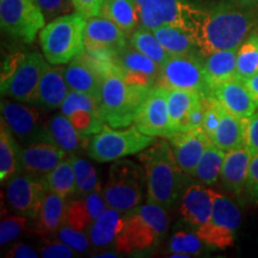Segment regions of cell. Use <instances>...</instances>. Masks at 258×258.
Listing matches in <instances>:
<instances>
[{
    "label": "cell",
    "mask_w": 258,
    "mask_h": 258,
    "mask_svg": "<svg viewBox=\"0 0 258 258\" xmlns=\"http://www.w3.org/2000/svg\"><path fill=\"white\" fill-rule=\"evenodd\" d=\"M139 160L145 170L147 200L166 209L173 207L184 190V179L171 144L159 139L139 153Z\"/></svg>",
    "instance_id": "obj_2"
},
{
    "label": "cell",
    "mask_w": 258,
    "mask_h": 258,
    "mask_svg": "<svg viewBox=\"0 0 258 258\" xmlns=\"http://www.w3.org/2000/svg\"><path fill=\"white\" fill-rule=\"evenodd\" d=\"M137 8L146 9L160 19L164 25H172L194 32L200 8L185 0H134Z\"/></svg>",
    "instance_id": "obj_17"
},
{
    "label": "cell",
    "mask_w": 258,
    "mask_h": 258,
    "mask_svg": "<svg viewBox=\"0 0 258 258\" xmlns=\"http://www.w3.org/2000/svg\"><path fill=\"white\" fill-rule=\"evenodd\" d=\"M203 241L196 232L190 230H179L173 233L170 240V251L172 253H185L195 256L201 252Z\"/></svg>",
    "instance_id": "obj_41"
},
{
    "label": "cell",
    "mask_w": 258,
    "mask_h": 258,
    "mask_svg": "<svg viewBox=\"0 0 258 258\" xmlns=\"http://www.w3.org/2000/svg\"><path fill=\"white\" fill-rule=\"evenodd\" d=\"M245 145L253 154L258 153V111L246 118V131H245Z\"/></svg>",
    "instance_id": "obj_48"
},
{
    "label": "cell",
    "mask_w": 258,
    "mask_h": 258,
    "mask_svg": "<svg viewBox=\"0 0 258 258\" xmlns=\"http://www.w3.org/2000/svg\"><path fill=\"white\" fill-rule=\"evenodd\" d=\"M43 56L37 51L10 55L3 64L2 95L32 104L42 73L48 62Z\"/></svg>",
    "instance_id": "obj_6"
},
{
    "label": "cell",
    "mask_w": 258,
    "mask_h": 258,
    "mask_svg": "<svg viewBox=\"0 0 258 258\" xmlns=\"http://www.w3.org/2000/svg\"><path fill=\"white\" fill-rule=\"evenodd\" d=\"M101 15L111 19L127 35L133 34L140 24L134 0H105Z\"/></svg>",
    "instance_id": "obj_35"
},
{
    "label": "cell",
    "mask_w": 258,
    "mask_h": 258,
    "mask_svg": "<svg viewBox=\"0 0 258 258\" xmlns=\"http://www.w3.org/2000/svg\"><path fill=\"white\" fill-rule=\"evenodd\" d=\"M146 186L145 170L128 159L115 160L106 180L103 195L108 207L128 213L143 201Z\"/></svg>",
    "instance_id": "obj_8"
},
{
    "label": "cell",
    "mask_w": 258,
    "mask_h": 258,
    "mask_svg": "<svg viewBox=\"0 0 258 258\" xmlns=\"http://www.w3.org/2000/svg\"><path fill=\"white\" fill-rule=\"evenodd\" d=\"M22 147L17 139L2 118L0 127V180L8 182L15 175L21 172L19 157Z\"/></svg>",
    "instance_id": "obj_33"
},
{
    "label": "cell",
    "mask_w": 258,
    "mask_h": 258,
    "mask_svg": "<svg viewBox=\"0 0 258 258\" xmlns=\"http://www.w3.org/2000/svg\"><path fill=\"white\" fill-rule=\"evenodd\" d=\"M244 84L246 85L247 90H249L251 96H252L254 103L258 106V73L254 74V76L250 77L249 79L244 80Z\"/></svg>",
    "instance_id": "obj_51"
},
{
    "label": "cell",
    "mask_w": 258,
    "mask_h": 258,
    "mask_svg": "<svg viewBox=\"0 0 258 258\" xmlns=\"http://www.w3.org/2000/svg\"><path fill=\"white\" fill-rule=\"evenodd\" d=\"M108 208L103 190L97 188L95 191L85 196H80L78 200H73L67 206L66 224L71 227L82 232H88L99 215Z\"/></svg>",
    "instance_id": "obj_25"
},
{
    "label": "cell",
    "mask_w": 258,
    "mask_h": 258,
    "mask_svg": "<svg viewBox=\"0 0 258 258\" xmlns=\"http://www.w3.org/2000/svg\"><path fill=\"white\" fill-rule=\"evenodd\" d=\"M64 77L71 90H76L101 101L105 73L84 50L64 67Z\"/></svg>",
    "instance_id": "obj_18"
},
{
    "label": "cell",
    "mask_w": 258,
    "mask_h": 258,
    "mask_svg": "<svg viewBox=\"0 0 258 258\" xmlns=\"http://www.w3.org/2000/svg\"><path fill=\"white\" fill-rule=\"evenodd\" d=\"M129 44L150 57V59H152L160 67L171 56L169 51L161 46L160 42L158 41L154 32L150 29L141 27V25H139V28L135 29L133 34H131Z\"/></svg>",
    "instance_id": "obj_36"
},
{
    "label": "cell",
    "mask_w": 258,
    "mask_h": 258,
    "mask_svg": "<svg viewBox=\"0 0 258 258\" xmlns=\"http://www.w3.org/2000/svg\"><path fill=\"white\" fill-rule=\"evenodd\" d=\"M212 95L226 111L239 118H249L258 110L252 96L243 80L233 79L213 88Z\"/></svg>",
    "instance_id": "obj_23"
},
{
    "label": "cell",
    "mask_w": 258,
    "mask_h": 258,
    "mask_svg": "<svg viewBox=\"0 0 258 258\" xmlns=\"http://www.w3.org/2000/svg\"><path fill=\"white\" fill-rule=\"evenodd\" d=\"M158 85L189 90L202 97L212 95V88L203 66V56L200 53L171 55L161 66Z\"/></svg>",
    "instance_id": "obj_10"
},
{
    "label": "cell",
    "mask_w": 258,
    "mask_h": 258,
    "mask_svg": "<svg viewBox=\"0 0 258 258\" xmlns=\"http://www.w3.org/2000/svg\"><path fill=\"white\" fill-rule=\"evenodd\" d=\"M8 258H37L38 253L34 247L25 243H18L5 254Z\"/></svg>",
    "instance_id": "obj_50"
},
{
    "label": "cell",
    "mask_w": 258,
    "mask_h": 258,
    "mask_svg": "<svg viewBox=\"0 0 258 258\" xmlns=\"http://www.w3.org/2000/svg\"><path fill=\"white\" fill-rule=\"evenodd\" d=\"M170 225L166 208L150 201L127 213L121 233L115 240V247L121 253L141 252L161 240Z\"/></svg>",
    "instance_id": "obj_3"
},
{
    "label": "cell",
    "mask_w": 258,
    "mask_h": 258,
    "mask_svg": "<svg viewBox=\"0 0 258 258\" xmlns=\"http://www.w3.org/2000/svg\"><path fill=\"white\" fill-rule=\"evenodd\" d=\"M70 86L64 77L63 64L47 62L38 83L32 104L44 110L61 108L70 92Z\"/></svg>",
    "instance_id": "obj_21"
},
{
    "label": "cell",
    "mask_w": 258,
    "mask_h": 258,
    "mask_svg": "<svg viewBox=\"0 0 258 258\" xmlns=\"http://www.w3.org/2000/svg\"><path fill=\"white\" fill-rule=\"evenodd\" d=\"M252 153L246 145L228 151L225 154L221 170V183L227 191L240 195L246 188Z\"/></svg>",
    "instance_id": "obj_24"
},
{
    "label": "cell",
    "mask_w": 258,
    "mask_h": 258,
    "mask_svg": "<svg viewBox=\"0 0 258 258\" xmlns=\"http://www.w3.org/2000/svg\"><path fill=\"white\" fill-rule=\"evenodd\" d=\"M156 141V138L141 133L134 125L117 131L105 124L101 132L90 137L86 153L95 161L108 163L143 152Z\"/></svg>",
    "instance_id": "obj_7"
},
{
    "label": "cell",
    "mask_w": 258,
    "mask_h": 258,
    "mask_svg": "<svg viewBox=\"0 0 258 258\" xmlns=\"http://www.w3.org/2000/svg\"><path fill=\"white\" fill-rule=\"evenodd\" d=\"M152 88L129 85L115 64L105 74L103 82L99 115L106 125L128 128L134 123L139 108Z\"/></svg>",
    "instance_id": "obj_4"
},
{
    "label": "cell",
    "mask_w": 258,
    "mask_h": 258,
    "mask_svg": "<svg viewBox=\"0 0 258 258\" xmlns=\"http://www.w3.org/2000/svg\"><path fill=\"white\" fill-rule=\"evenodd\" d=\"M258 73V28L237 50V78L246 80Z\"/></svg>",
    "instance_id": "obj_38"
},
{
    "label": "cell",
    "mask_w": 258,
    "mask_h": 258,
    "mask_svg": "<svg viewBox=\"0 0 258 258\" xmlns=\"http://www.w3.org/2000/svg\"><path fill=\"white\" fill-rule=\"evenodd\" d=\"M153 32L170 55H190L200 53L191 31L172 25H163Z\"/></svg>",
    "instance_id": "obj_32"
},
{
    "label": "cell",
    "mask_w": 258,
    "mask_h": 258,
    "mask_svg": "<svg viewBox=\"0 0 258 258\" xmlns=\"http://www.w3.org/2000/svg\"><path fill=\"white\" fill-rule=\"evenodd\" d=\"M69 156L53 141H37L22 147L19 165L21 172L43 179Z\"/></svg>",
    "instance_id": "obj_16"
},
{
    "label": "cell",
    "mask_w": 258,
    "mask_h": 258,
    "mask_svg": "<svg viewBox=\"0 0 258 258\" xmlns=\"http://www.w3.org/2000/svg\"><path fill=\"white\" fill-rule=\"evenodd\" d=\"M125 222L123 212L108 207L90 226L88 234L91 245L97 249L105 247L116 240Z\"/></svg>",
    "instance_id": "obj_28"
},
{
    "label": "cell",
    "mask_w": 258,
    "mask_h": 258,
    "mask_svg": "<svg viewBox=\"0 0 258 258\" xmlns=\"http://www.w3.org/2000/svg\"><path fill=\"white\" fill-rule=\"evenodd\" d=\"M48 188L42 178L19 172L6 182V199L11 208L29 219L40 214Z\"/></svg>",
    "instance_id": "obj_13"
},
{
    "label": "cell",
    "mask_w": 258,
    "mask_h": 258,
    "mask_svg": "<svg viewBox=\"0 0 258 258\" xmlns=\"http://www.w3.org/2000/svg\"><path fill=\"white\" fill-rule=\"evenodd\" d=\"M245 190L253 201L258 202V153L253 154L252 159H251L249 177H247Z\"/></svg>",
    "instance_id": "obj_49"
},
{
    "label": "cell",
    "mask_w": 258,
    "mask_h": 258,
    "mask_svg": "<svg viewBox=\"0 0 258 258\" xmlns=\"http://www.w3.org/2000/svg\"><path fill=\"white\" fill-rule=\"evenodd\" d=\"M240 224L239 208L228 198L217 194L211 219L196 228V233L207 246L222 250L233 244L234 234Z\"/></svg>",
    "instance_id": "obj_11"
},
{
    "label": "cell",
    "mask_w": 258,
    "mask_h": 258,
    "mask_svg": "<svg viewBox=\"0 0 258 258\" xmlns=\"http://www.w3.org/2000/svg\"><path fill=\"white\" fill-rule=\"evenodd\" d=\"M28 219L22 214L3 218L0 222V244L4 246L17 239L27 230Z\"/></svg>",
    "instance_id": "obj_43"
},
{
    "label": "cell",
    "mask_w": 258,
    "mask_h": 258,
    "mask_svg": "<svg viewBox=\"0 0 258 258\" xmlns=\"http://www.w3.org/2000/svg\"><path fill=\"white\" fill-rule=\"evenodd\" d=\"M169 140L180 170L192 175L199 160L211 143V139L202 128H194L178 132Z\"/></svg>",
    "instance_id": "obj_20"
},
{
    "label": "cell",
    "mask_w": 258,
    "mask_h": 258,
    "mask_svg": "<svg viewBox=\"0 0 258 258\" xmlns=\"http://www.w3.org/2000/svg\"><path fill=\"white\" fill-rule=\"evenodd\" d=\"M47 22H51L63 15H69L74 10L71 0H36Z\"/></svg>",
    "instance_id": "obj_45"
},
{
    "label": "cell",
    "mask_w": 258,
    "mask_h": 258,
    "mask_svg": "<svg viewBox=\"0 0 258 258\" xmlns=\"http://www.w3.org/2000/svg\"><path fill=\"white\" fill-rule=\"evenodd\" d=\"M258 28L257 0H231L200 10L194 36L200 54L238 49Z\"/></svg>",
    "instance_id": "obj_1"
},
{
    "label": "cell",
    "mask_w": 258,
    "mask_h": 258,
    "mask_svg": "<svg viewBox=\"0 0 258 258\" xmlns=\"http://www.w3.org/2000/svg\"><path fill=\"white\" fill-rule=\"evenodd\" d=\"M237 50H219L203 56L206 77L212 90L219 84L237 79Z\"/></svg>",
    "instance_id": "obj_30"
},
{
    "label": "cell",
    "mask_w": 258,
    "mask_h": 258,
    "mask_svg": "<svg viewBox=\"0 0 258 258\" xmlns=\"http://www.w3.org/2000/svg\"><path fill=\"white\" fill-rule=\"evenodd\" d=\"M70 157L72 159L74 176H76V195L85 196L99 188L101 184H99L96 169L92 164L85 158L77 156V154H70Z\"/></svg>",
    "instance_id": "obj_39"
},
{
    "label": "cell",
    "mask_w": 258,
    "mask_h": 258,
    "mask_svg": "<svg viewBox=\"0 0 258 258\" xmlns=\"http://www.w3.org/2000/svg\"><path fill=\"white\" fill-rule=\"evenodd\" d=\"M86 18L69 14L48 22L40 31L43 55L51 64H66L85 50L84 31Z\"/></svg>",
    "instance_id": "obj_5"
},
{
    "label": "cell",
    "mask_w": 258,
    "mask_h": 258,
    "mask_svg": "<svg viewBox=\"0 0 258 258\" xmlns=\"http://www.w3.org/2000/svg\"><path fill=\"white\" fill-rule=\"evenodd\" d=\"M74 250L62 240L49 241L41 250V256L44 258H71L74 256Z\"/></svg>",
    "instance_id": "obj_47"
},
{
    "label": "cell",
    "mask_w": 258,
    "mask_h": 258,
    "mask_svg": "<svg viewBox=\"0 0 258 258\" xmlns=\"http://www.w3.org/2000/svg\"><path fill=\"white\" fill-rule=\"evenodd\" d=\"M48 190L54 191L63 198L70 195H76V176H74L73 163L70 156L57 165L53 171H50L43 178Z\"/></svg>",
    "instance_id": "obj_37"
},
{
    "label": "cell",
    "mask_w": 258,
    "mask_h": 258,
    "mask_svg": "<svg viewBox=\"0 0 258 258\" xmlns=\"http://www.w3.org/2000/svg\"><path fill=\"white\" fill-rule=\"evenodd\" d=\"M217 194L201 184H190L180 196L179 214L183 220L194 227H200L209 221L214 208Z\"/></svg>",
    "instance_id": "obj_22"
},
{
    "label": "cell",
    "mask_w": 258,
    "mask_h": 258,
    "mask_svg": "<svg viewBox=\"0 0 258 258\" xmlns=\"http://www.w3.org/2000/svg\"><path fill=\"white\" fill-rule=\"evenodd\" d=\"M56 237L57 239L62 240L77 252H86L89 250L90 244H91L90 238L86 237L85 232L76 230V228L71 227L69 224H64L57 231Z\"/></svg>",
    "instance_id": "obj_44"
},
{
    "label": "cell",
    "mask_w": 258,
    "mask_h": 258,
    "mask_svg": "<svg viewBox=\"0 0 258 258\" xmlns=\"http://www.w3.org/2000/svg\"><path fill=\"white\" fill-rule=\"evenodd\" d=\"M2 118L18 143L24 146L37 141H53L48 125L43 123L40 111L34 106L4 99L2 101Z\"/></svg>",
    "instance_id": "obj_12"
},
{
    "label": "cell",
    "mask_w": 258,
    "mask_h": 258,
    "mask_svg": "<svg viewBox=\"0 0 258 258\" xmlns=\"http://www.w3.org/2000/svg\"><path fill=\"white\" fill-rule=\"evenodd\" d=\"M202 104L205 114H203V122L201 128L211 139L218 129L219 123H220L224 108H222V105L213 95L202 97Z\"/></svg>",
    "instance_id": "obj_42"
},
{
    "label": "cell",
    "mask_w": 258,
    "mask_h": 258,
    "mask_svg": "<svg viewBox=\"0 0 258 258\" xmlns=\"http://www.w3.org/2000/svg\"><path fill=\"white\" fill-rule=\"evenodd\" d=\"M66 198L48 190L40 214L35 219L32 232L40 235L56 234L57 231L66 224L67 214Z\"/></svg>",
    "instance_id": "obj_26"
},
{
    "label": "cell",
    "mask_w": 258,
    "mask_h": 258,
    "mask_svg": "<svg viewBox=\"0 0 258 258\" xmlns=\"http://www.w3.org/2000/svg\"><path fill=\"white\" fill-rule=\"evenodd\" d=\"M48 129L54 144L69 154L80 153L88 148L90 137H85L80 133L62 112L51 118L48 123Z\"/></svg>",
    "instance_id": "obj_29"
},
{
    "label": "cell",
    "mask_w": 258,
    "mask_h": 258,
    "mask_svg": "<svg viewBox=\"0 0 258 258\" xmlns=\"http://www.w3.org/2000/svg\"><path fill=\"white\" fill-rule=\"evenodd\" d=\"M85 49H106L117 53L127 47V34L104 16L86 19L84 31Z\"/></svg>",
    "instance_id": "obj_19"
},
{
    "label": "cell",
    "mask_w": 258,
    "mask_h": 258,
    "mask_svg": "<svg viewBox=\"0 0 258 258\" xmlns=\"http://www.w3.org/2000/svg\"><path fill=\"white\" fill-rule=\"evenodd\" d=\"M245 131H246V118L235 117L224 109L220 123L211 140L220 150L228 152L234 148L244 146Z\"/></svg>",
    "instance_id": "obj_31"
},
{
    "label": "cell",
    "mask_w": 258,
    "mask_h": 258,
    "mask_svg": "<svg viewBox=\"0 0 258 258\" xmlns=\"http://www.w3.org/2000/svg\"><path fill=\"white\" fill-rule=\"evenodd\" d=\"M95 257H99V258H103V257H110V258H115V257H117V254H115V253H111V252H105V253H99V254H96Z\"/></svg>",
    "instance_id": "obj_52"
},
{
    "label": "cell",
    "mask_w": 258,
    "mask_h": 258,
    "mask_svg": "<svg viewBox=\"0 0 258 258\" xmlns=\"http://www.w3.org/2000/svg\"><path fill=\"white\" fill-rule=\"evenodd\" d=\"M71 2L73 4L74 11L88 19L95 16H101L105 0H71Z\"/></svg>",
    "instance_id": "obj_46"
},
{
    "label": "cell",
    "mask_w": 258,
    "mask_h": 258,
    "mask_svg": "<svg viewBox=\"0 0 258 258\" xmlns=\"http://www.w3.org/2000/svg\"><path fill=\"white\" fill-rule=\"evenodd\" d=\"M36 0H0V24L9 36L30 44L46 27Z\"/></svg>",
    "instance_id": "obj_9"
},
{
    "label": "cell",
    "mask_w": 258,
    "mask_h": 258,
    "mask_svg": "<svg viewBox=\"0 0 258 258\" xmlns=\"http://www.w3.org/2000/svg\"><path fill=\"white\" fill-rule=\"evenodd\" d=\"M225 154V151L220 150L211 140L191 176L203 185H214L221 176Z\"/></svg>",
    "instance_id": "obj_34"
},
{
    "label": "cell",
    "mask_w": 258,
    "mask_h": 258,
    "mask_svg": "<svg viewBox=\"0 0 258 258\" xmlns=\"http://www.w3.org/2000/svg\"><path fill=\"white\" fill-rule=\"evenodd\" d=\"M72 124L85 137H91V135L101 132L105 123L102 121L99 111L89 110V109H74L66 115Z\"/></svg>",
    "instance_id": "obj_40"
},
{
    "label": "cell",
    "mask_w": 258,
    "mask_h": 258,
    "mask_svg": "<svg viewBox=\"0 0 258 258\" xmlns=\"http://www.w3.org/2000/svg\"><path fill=\"white\" fill-rule=\"evenodd\" d=\"M133 125L150 137L170 139L175 135L170 124L165 86L157 85L150 90L139 108Z\"/></svg>",
    "instance_id": "obj_14"
},
{
    "label": "cell",
    "mask_w": 258,
    "mask_h": 258,
    "mask_svg": "<svg viewBox=\"0 0 258 258\" xmlns=\"http://www.w3.org/2000/svg\"><path fill=\"white\" fill-rule=\"evenodd\" d=\"M114 64L129 85L154 88L159 82L161 67L131 44L116 53Z\"/></svg>",
    "instance_id": "obj_15"
},
{
    "label": "cell",
    "mask_w": 258,
    "mask_h": 258,
    "mask_svg": "<svg viewBox=\"0 0 258 258\" xmlns=\"http://www.w3.org/2000/svg\"><path fill=\"white\" fill-rule=\"evenodd\" d=\"M170 124L176 133L188 129V120L196 105L201 102V95L183 89L166 88Z\"/></svg>",
    "instance_id": "obj_27"
}]
</instances>
